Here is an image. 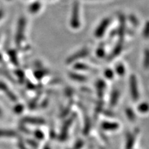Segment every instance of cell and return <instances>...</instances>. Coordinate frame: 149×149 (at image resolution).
<instances>
[{
  "label": "cell",
  "instance_id": "6da1fadb",
  "mask_svg": "<svg viewBox=\"0 0 149 149\" xmlns=\"http://www.w3.org/2000/svg\"><path fill=\"white\" fill-rule=\"evenodd\" d=\"M70 26L72 29H77L79 27V6L78 1H74L73 6H72V11L71 19H70Z\"/></svg>",
  "mask_w": 149,
  "mask_h": 149
},
{
  "label": "cell",
  "instance_id": "7a4b0ae2",
  "mask_svg": "<svg viewBox=\"0 0 149 149\" xmlns=\"http://www.w3.org/2000/svg\"><path fill=\"white\" fill-rule=\"evenodd\" d=\"M26 19L24 17L19 19L18 22L17 30L16 37H15V42L17 46H19L21 44L22 41L23 40L24 36V31H25L26 27Z\"/></svg>",
  "mask_w": 149,
  "mask_h": 149
},
{
  "label": "cell",
  "instance_id": "3957f363",
  "mask_svg": "<svg viewBox=\"0 0 149 149\" xmlns=\"http://www.w3.org/2000/svg\"><path fill=\"white\" fill-rule=\"evenodd\" d=\"M130 90L131 93L132 97L136 101L139 99V91L137 88V79L135 75H131L130 78Z\"/></svg>",
  "mask_w": 149,
  "mask_h": 149
},
{
  "label": "cell",
  "instance_id": "277c9868",
  "mask_svg": "<svg viewBox=\"0 0 149 149\" xmlns=\"http://www.w3.org/2000/svg\"><path fill=\"white\" fill-rule=\"evenodd\" d=\"M110 22H111V20L109 18H106L104 20H102L100 25L98 26V27L97 28L95 32V35L97 37H101L103 36L106 31H107L108 26H109Z\"/></svg>",
  "mask_w": 149,
  "mask_h": 149
},
{
  "label": "cell",
  "instance_id": "5b68a950",
  "mask_svg": "<svg viewBox=\"0 0 149 149\" xmlns=\"http://www.w3.org/2000/svg\"><path fill=\"white\" fill-rule=\"evenodd\" d=\"M89 53V51L87 49H82L81 51H80L77 53H74V55L70 56V57H68L66 60L67 64H70V63L73 62V61H76L77 59H79L80 58H83V57H85Z\"/></svg>",
  "mask_w": 149,
  "mask_h": 149
},
{
  "label": "cell",
  "instance_id": "8992f818",
  "mask_svg": "<svg viewBox=\"0 0 149 149\" xmlns=\"http://www.w3.org/2000/svg\"><path fill=\"white\" fill-rule=\"evenodd\" d=\"M16 132L14 130H5V129H0V137H15L17 136Z\"/></svg>",
  "mask_w": 149,
  "mask_h": 149
},
{
  "label": "cell",
  "instance_id": "52a82bcc",
  "mask_svg": "<svg viewBox=\"0 0 149 149\" xmlns=\"http://www.w3.org/2000/svg\"><path fill=\"white\" fill-rule=\"evenodd\" d=\"M8 54L11 62H12L14 65H15V66H17L18 59H17V55L16 51H14V50H10V51H8Z\"/></svg>",
  "mask_w": 149,
  "mask_h": 149
},
{
  "label": "cell",
  "instance_id": "ba28073f",
  "mask_svg": "<svg viewBox=\"0 0 149 149\" xmlns=\"http://www.w3.org/2000/svg\"><path fill=\"white\" fill-rule=\"evenodd\" d=\"M144 68L145 69H148L149 68V49L146 48L144 51Z\"/></svg>",
  "mask_w": 149,
  "mask_h": 149
},
{
  "label": "cell",
  "instance_id": "9c48e42d",
  "mask_svg": "<svg viewBox=\"0 0 149 149\" xmlns=\"http://www.w3.org/2000/svg\"><path fill=\"white\" fill-rule=\"evenodd\" d=\"M41 8V3L40 2H35L30 6L29 10L31 13H35L38 12Z\"/></svg>",
  "mask_w": 149,
  "mask_h": 149
},
{
  "label": "cell",
  "instance_id": "30bf717a",
  "mask_svg": "<svg viewBox=\"0 0 149 149\" xmlns=\"http://www.w3.org/2000/svg\"><path fill=\"white\" fill-rule=\"evenodd\" d=\"M121 23L120 26V29H119V35H120V38H122L124 37V27H125V20H124V18L121 17Z\"/></svg>",
  "mask_w": 149,
  "mask_h": 149
},
{
  "label": "cell",
  "instance_id": "8fae6325",
  "mask_svg": "<svg viewBox=\"0 0 149 149\" xmlns=\"http://www.w3.org/2000/svg\"><path fill=\"white\" fill-rule=\"evenodd\" d=\"M137 109L141 113H146L149 111V104L147 102H143V103L139 104Z\"/></svg>",
  "mask_w": 149,
  "mask_h": 149
},
{
  "label": "cell",
  "instance_id": "7c38bea8",
  "mask_svg": "<svg viewBox=\"0 0 149 149\" xmlns=\"http://www.w3.org/2000/svg\"><path fill=\"white\" fill-rule=\"evenodd\" d=\"M70 77L74 80H77V81H85L86 79V78L84 76L79 75V74H77L76 73H70Z\"/></svg>",
  "mask_w": 149,
  "mask_h": 149
},
{
  "label": "cell",
  "instance_id": "4fadbf2b",
  "mask_svg": "<svg viewBox=\"0 0 149 149\" xmlns=\"http://www.w3.org/2000/svg\"><path fill=\"white\" fill-rule=\"evenodd\" d=\"M103 128L104 129H108V130H115L118 128V125L117 124H111L109 123H106V124H103Z\"/></svg>",
  "mask_w": 149,
  "mask_h": 149
},
{
  "label": "cell",
  "instance_id": "5bb4252c",
  "mask_svg": "<svg viewBox=\"0 0 149 149\" xmlns=\"http://www.w3.org/2000/svg\"><path fill=\"white\" fill-rule=\"evenodd\" d=\"M122 51V44H119L115 48L114 51L113 52V57H116L120 54Z\"/></svg>",
  "mask_w": 149,
  "mask_h": 149
},
{
  "label": "cell",
  "instance_id": "9a60e30c",
  "mask_svg": "<svg viewBox=\"0 0 149 149\" xmlns=\"http://www.w3.org/2000/svg\"><path fill=\"white\" fill-rule=\"evenodd\" d=\"M143 37L145 39L149 38V21L146 22L144 30H143Z\"/></svg>",
  "mask_w": 149,
  "mask_h": 149
},
{
  "label": "cell",
  "instance_id": "2e32d148",
  "mask_svg": "<svg viewBox=\"0 0 149 149\" xmlns=\"http://www.w3.org/2000/svg\"><path fill=\"white\" fill-rule=\"evenodd\" d=\"M116 71L118 74L123 75L124 74V72H125V68H124V67L122 64H118L116 66Z\"/></svg>",
  "mask_w": 149,
  "mask_h": 149
},
{
  "label": "cell",
  "instance_id": "e0dca14e",
  "mask_svg": "<svg viewBox=\"0 0 149 149\" xmlns=\"http://www.w3.org/2000/svg\"><path fill=\"white\" fill-rule=\"evenodd\" d=\"M23 110L24 107L22 104H17V105H16L14 108V112L17 113V114H20V113H22V112H23Z\"/></svg>",
  "mask_w": 149,
  "mask_h": 149
},
{
  "label": "cell",
  "instance_id": "ac0fdd59",
  "mask_svg": "<svg viewBox=\"0 0 149 149\" xmlns=\"http://www.w3.org/2000/svg\"><path fill=\"white\" fill-rule=\"evenodd\" d=\"M6 93L7 96L8 97V98L10 99L11 101H13V102L17 101V97H16V96L14 95L13 93L11 92V91H10L7 90L6 91Z\"/></svg>",
  "mask_w": 149,
  "mask_h": 149
},
{
  "label": "cell",
  "instance_id": "d6986e66",
  "mask_svg": "<svg viewBox=\"0 0 149 149\" xmlns=\"http://www.w3.org/2000/svg\"><path fill=\"white\" fill-rule=\"evenodd\" d=\"M74 68L78 70H88L90 68L84 64H77L74 66Z\"/></svg>",
  "mask_w": 149,
  "mask_h": 149
},
{
  "label": "cell",
  "instance_id": "ffe728a7",
  "mask_svg": "<svg viewBox=\"0 0 149 149\" xmlns=\"http://www.w3.org/2000/svg\"><path fill=\"white\" fill-rule=\"evenodd\" d=\"M104 55H105V51H104V48L102 47H100L97 51V55L99 57H103Z\"/></svg>",
  "mask_w": 149,
  "mask_h": 149
},
{
  "label": "cell",
  "instance_id": "44dd1931",
  "mask_svg": "<svg viewBox=\"0 0 149 149\" xmlns=\"http://www.w3.org/2000/svg\"><path fill=\"white\" fill-rule=\"evenodd\" d=\"M16 74L18 76L19 79L20 81H24V74L23 71H22V70H17V71H16Z\"/></svg>",
  "mask_w": 149,
  "mask_h": 149
},
{
  "label": "cell",
  "instance_id": "7402d4cb",
  "mask_svg": "<svg viewBox=\"0 0 149 149\" xmlns=\"http://www.w3.org/2000/svg\"><path fill=\"white\" fill-rule=\"evenodd\" d=\"M104 74H105L106 77H107L108 79H112V78L113 77V72L110 69H107L106 70L105 72H104Z\"/></svg>",
  "mask_w": 149,
  "mask_h": 149
},
{
  "label": "cell",
  "instance_id": "603a6c76",
  "mask_svg": "<svg viewBox=\"0 0 149 149\" xmlns=\"http://www.w3.org/2000/svg\"><path fill=\"white\" fill-rule=\"evenodd\" d=\"M130 22H131V23L133 24L134 25L137 26L139 24L138 20H137V19L136 18L135 16H133V15L130 16Z\"/></svg>",
  "mask_w": 149,
  "mask_h": 149
},
{
  "label": "cell",
  "instance_id": "cb8c5ba5",
  "mask_svg": "<svg viewBox=\"0 0 149 149\" xmlns=\"http://www.w3.org/2000/svg\"><path fill=\"white\" fill-rule=\"evenodd\" d=\"M7 90H8V89L6 84H5L2 82V81H0V91H3L6 92Z\"/></svg>",
  "mask_w": 149,
  "mask_h": 149
},
{
  "label": "cell",
  "instance_id": "d4e9b609",
  "mask_svg": "<svg viewBox=\"0 0 149 149\" xmlns=\"http://www.w3.org/2000/svg\"><path fill=\"white\" fill-rule=\"evenodd\" d=\"M44 74H45V72L40 71H40H36L35 72V75L37 78H42V75H44Z\"/></svg>",
  "mask_w": 149,
  "mask_h": 149
},
{
  "label": "cell",
  "instance_id": "484cf974",
  "mask_svg": "<svg viewBox=\"0 0 149 149\" xmlns=\"http://www.w3.org/2000/svg\"><path fill=\"white\" fill-rule=\"evenodd\" d=\"M18 146H19V148L20 149H26V147L24 146V145L21 142H19Z\"/></svg>",
  "mask_w": 149,
  "mask_h": 149
},
{
  "label": "cell",
  "instance_id": "4316f807",
  "mask_svg": "<svg viewBox=\"0 0 149 149\" xmlns=\"http://www.w3.org/2000/svg\"><path fill=\"white\" fill-rule=\"evenodd\" d=\"M3 15H4V13H3V10H1V9H0V20H1V19L3 18Z\"/></svg>",
  "mask_w": 149,
  "mask_h": 149
},
{
  "label": "cell",
  "instance_id": "83f0119b",
  "mask_svg": "<svg viewBox=\"0 0 149 149\" xmlns=\"http://www.w3.org/2000/svg\"><path fill=\"white\" fill-rule=\"evenodd\" d=\"M2 116V111H1V108H0V117Z\"/></svg>",
  "mask_w": 149,
  "mask_h": 149
},
{
  "label": "cell",
  "instance_id": "f1b7e54d",
  "mask_svg": "<svg viewBox=\"0 0 149 149\" xmlns=\"http://www.w3.org/2000/svg\"><path fill=\"white\" fill-rule=\"evenodd\" d=\"M2 61V55H1V54L0 53V61Z\"/></svg>",
  "mask_w": 149,
  "mask_h": 149
}]
</instances>
